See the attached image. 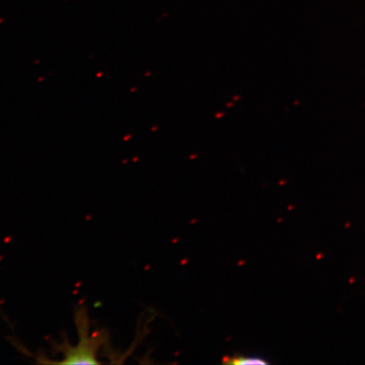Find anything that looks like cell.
<instances>
[{"label":"cell","mask_w":365,"mask_h":365,"mask_svg":"<svg viewBox=\"0 0 365 365\" xmlns=\"http://www.w3.org/2000/svg\"><path fill=\"white\" fill-rule=\"evenodd\" d=\"M75 321L79 333L78 346L74 348L68 344L66 339L63 344L53 342V348L56 349L57 352H62L65 359L57 364H99L97 355L100 348L108 340V332L98 331L89 335V318L85 307L76 310Z\"/></svg>","instance_id":"obj_1"},{"label":"cell","mask_w":365,"mask_h":365,"mask_svg":"<svg viewBox=\"0 0 365 365\" xmlns=\"http://www.w3.org/2000/svg\"><path fill=\"white\" fill-rule=\"evenodd\" d=\"M223 362L227 364L247 365V364H268L266 359L259 356L235 355L225 358Z\"/></svg>","instance_id":"obj_2"}]
</instances>
